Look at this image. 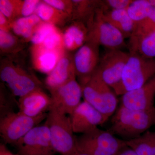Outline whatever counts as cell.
Here are the masks:
<instances>
[{
    "label": "cell",
    "mask_w": 155,
    "mask_h": 155,
    "mask_svg": "<svg viewBox=\"0 0 155 155\" xmlns=\"http://www.w3.org/2000/svg\"><path fill=\"white\" fill-rule=\"evenodd\" d=\"M155 125V107L147 110L128 109L122 105L111 119L108 131L124 140L136 138Z\"/></svg>",
    "instance_id": "6da1fadb"
},
{
    "label": "cell",
    "mask_w": 155,
    "mask_h": 155,
    "mask_svg": "<svg viewBox=\"0 0 155 155\" xmlns=\"http://www.w3.org/2000/svg\"><path fill=\"white\" fill-rule=\"evenodd\" d=\"M155 75V58H145L130 53L121 81L112 89L116 95L122 96L141 87Z\"/></svg>",
    "instance_id": "7a4b0ae2"
},
{
    "label": "cell",
    "mask_w": 155,
    "mask_h": 155,
    "mask_svg": "<svg viewBox=\"0 0 155 155\" xmlns=\"http://www.w3.org/2000/svg\"><path fill=\"white\" fill-rule=\"evenodd\" d=\"M46 119L45 123L49 130L52 145L55 152L62 155H76V136L69 116L51 108Z\"/></svg>",
    "instance_id": "3957f363"
},
{
    "label": "cell",
    "mask_w": 155,
    "mask_h": 155,
    "mask_svg": "<svg viewBox=\"0 0 155 155\" xmlns=\"http://www.w3.org/2000/svg\"><path fill=\"white\" fill-rule=\"evenodd\" d=\"M78 151L88 155H115L126 145L125 140L98 127L76 136Z\"/></svg>",
    "instance_id": "277c9868"
},
{
    "label": "cell",
    "mask_w": 155,
    "mask_h": 155,
    "mask_svg": "<svg viewBox=\"0 0 155 155\" xmlns=\"http://www.w3.org/2000/svg\"><path fill=\"white\" fill-rule=\"evenodd\" d=\"M82 96L107 120L116 112L118 104L113 89L101 78L97 70L90 80L82 87Z\"/></svg>",
    "instance_id": "5b68a950"
},
{
    "label": "cell",
    "mask_w": 155,
    "mask_h": 155,
    "mask_svg": "<svg viewBox=\"0 0 155 155\" xmlns=\"http://www.w3.org/2000/svg\"><path fill=\"white\" fill-rule=\"evenodd\" d=\"M103 10H97L88 23L86 41L109 49H120L125 45V38L122 33L110 24L103 17Z\"/></svg>",
    "instance_id": "8992f818"
},
{
    "label": "cell",
    "mask_w": 155,
    "mask_h": 155,
    "mask_svg": "<svg viewBox=\"0 0 155 155\" xmlns=\"http://www.w3.org/2000/svg\"><path fill=\"white\" fill-rule=\"evenodd\" d=\"M48 113L36 117L26 116L19 112H11L1 116L0 134L6 143L15 144L34 127L46 119Z\"/></svg>",
    "instance_id": "52a82bcc"
},
{
    "label": "cell",
    "mask_w": 155,
    "mask_h": 155,
    "mask_svg": "<svg viewBox=\"0 0 155 155\" xmlns=\"http://www.w3.org/2000/svg\"><path fill=\"white\" fill-rule=\"evenodd\" d=\"M14 145L19 155H53L55 152L45 123L34 127Z\"/></svg>",
    "instance_id": "ba28073f"
},
{
    "label": "cell",
    "mask_w": 155,
    "mask_h": 155,
    "mask_svg": "<svg viewBox=\"0 0 155 155\" xmlns=\"http://www.w3.org/2000/svg\"><path fill=\"white\" fill-rule=\"evenodd\" d=\"M130 56L118 49H109L100 59L97 72L101 78L111 88L121 81L122 72Z\"/></svg>",
    "instance_id": "9c48e42d"
},
{
    "label": "cell",
    "mask_w": 155,
    "mask_h": 155,
    "mask_svg": "<svg viewBox=\"0 0 155 155\" xmlns=\"http://www.w3.org/2000/svg\"><path fill=\"white\" fill-rule=\"evenodd\" d=\"M49 91L52 100L51 108L62 114L69 116L81 102L82 87L75 78Z\"/></svg>",
    "instance_id": "30bf717a"
},
{
    "label": "cell",
    "mask_w": 155,
    "mask_h": 155,
    "mask_svg": "<svg viewBox=\"0 0 155 155\" xmlns=\"http://www.w3.org/2000/svg\"><path fill=\"white\" fill-rule=\"evenodd\" d=\"M99 47L97 45L87 42L73 57L75 74L81 87L90 80L97 68L100 60Z\"/></svg>",
    "instance_id": "8fae6325"
},
{
    "label": "cell",
    "mask_w": 155,
    "mask_h": 155,
    "mask_svg": "<svg viewBox=\"0 0 155 155\" xmlns=\"http://www.w3.org/2000/svg\"><path fill=\"white\" fill-rule=\"evenodd\" d=\"M0 77L8 85L13 95L21 97L41 88V84L35 78L11 65L1 70Z\"/></svg>",
    "instance_id": "7c38bea8"
},
{
    "label": "cell",
    "mask_w": 155,
    "mask_h": 155,
    "mask_svg": "<svg viewBox=\"0 0 155 155\" xmlns=\"http://www.w3.org/2000/svg\"><path fill=\"white\" fill-rule=\"evenodd\" d=\"M69 117L74 133L81 134L93 130L107 121L102 114L84 101Z\"/></svg>",
    "instance_id": "4fadbf2b"
},
{
    "label": "cell",
    "mask_w": 155,
    "mask_h": 155,
    "mask_svg": "<svg viewBox=\"0 0 155 155\" xmlns=\"http://www.w3.org/2000/svg\"><path fill=\"white\" fill-rule=\"evenodd\" d=\"M155 75L141 87L122 95L120 105L132 110H149L155 107Z\"/></svg>",
    "instance_id": "5bb4252c"
},
{
    "label": "cell",
    "mask_w": 155,
    "mask_h": 155,
    "mask_svg": "<svg viewBox=\"0 0 155 155\" xmlns=\"http://www.w3.org/2000/svg\"><path fill=\"white\" fill-rule=\"evenodd\" d=\"M52 100L41 88L38 89L19 98L18 102L19 112L26 116L36 117L49 111Z\"/></svg>",
    "instance_id": "9a60e30c"
},
{
    "label": "cell",
    "mask_w": 155,
    "mask_h": 155,
    "mask_svg": "<svg viewBox=\"0 0 155 155\" xmlns=\"http://www.w3.org/2000/svg\"><path fill=\"white\" fill-rule=\"evenodd\" d=\"M73 58L67 55L61 56L54 69L48 75L45 83L49 89L56 88L75 78Z\"/></svg>",
    "instance_id": "2e32d148"
},
{
    "label": "cell",
    "mask_w": 155,
    "mask_h": 155,
    "mask_svg": "<svg viewBox=\"0 0 155 155\" xmlns=\"http://www.w3.org/2000/svg\"><path fill=\"white\" fill-rule=\"evenodd\" d=\"M103 17L119 31L125 38H130L133 33L135 24L126 10H111L103 11Z\"/></svg>",
    "instance_id": "e0dca14e"
},
{
    "label": "cell",
    "mask_w": 155,
    "mask_h": 155,
    "mask_svg": "<svg viewBox=\"0 0 155 155\" xmlns=\"http://www.w3.org/2000/svg\"><path fill=\"white\" fill-rule=\"evenodd\" d=\"M130 53L147 58H155V30L137 38H130Z\"/></svg>",
    "instance_id": "ac0fdd59"
},
{
    "label": "cell",
    "mask_w": 155,
    "mask_h": 155,
    "mask_svg": "<svg viewBox=\"0 0 155 155\" xmlns=\"http://www.w3.org/2000/svg\"><path fill=\"white\" fill-rule=\"evenodd\" d=\"M35 46V66L39 70L48 75L56 67L61 57H59L58 50H48L39 45Z\"/></svg>",
    "instance_id": "d6986e66"
},
{
    "label": "cell",
    "mask_w": 155,
    "mask_h": 155,
    "mask_svg": "<svg viewBox=\"0 0 155 155\" xmlns=\"http://www.w3.org/2000/svg\"><path fill=\"white\" fill-rule=\"evenodd\" d=\"M125 141L138 155H155V131L148 130L136 138Z\"/></svg>",
    "instance_id": "ffe728a7"
},
{
    "label": "cell",
    "mask_w": 155,
    "mask_h": 155,
    "mask_svg": "<svg viewBox=\"0 0 155 155\" xmlns=\"http://www.w3.org/2000/svg\"><path fill=\"white\" fill-rule=\"evenodd\" d=\"M42 23V20L34 14L27 17H22L12 22V30L17 35L25 38H31L33 34Z\"/></svg>",
    "instance_id": "44dd1931"
},
{
    "label": "cell",
    "mask_w": 155,
    "mask_h": 155,
    "mask_svg": "<svg viewBox=\"0 0 155 155\" xmlns=\"http://www.w3.org/2000/svg\"><path fill=\"white\" fill-rule=\"evenodd\" d=\"M87 34L80 25H71L64 32L63 42L67 49L72 50L83 45L84 39L86 40Z\"/></svg>",
    "instance_id": "7402d4cb"
},
{
    "label": "cell",
    "mask_w": 155,
    "mask_h": 155,
    "mask_svg": "<svg viewBox=\"0 0 155 155\" xmlns=\"http://www.w3.org/2000/svg\"><path fill=\"white\" fill-rule=\"evenodd\" d=\"M35 14L42 21L52 25L60 23L67 16V14L58 11L44 2L39 4Z\"/></svg>",
    "instance_id": "603a6c76"
},
{
    "label": "cell",
    "mask_w": 155,
    "mask_h": 155,
    "mask_svg": "<svg viewBox=\"0 0 155 155\" xmlns=\"http://www.w3.org/2000/svg\"><path fill=\"white\" fill-rule=\"evenodd\" d=\"M153 8L148 0H134L126 10L135 26L146 18Z\"/></svg>",
    "instance_id": "cb8c5ba5"
},
{
    "label": "cell",
    "mask_w": 155,
    "mask_h": 155,
    "mask_svg": "<svg viewBox=\"0 0 155 155\" xmlns=\"http://www.w3.org/2000/svg\"><path fill=\"white\" fill-rule=\"evenodd\" d=\"M155 30V8L144 20L135 26L130 38H137Z\"/></svg>",
    "instance_id": "d4e9b609"
},
{
    "label": "cell",
    "mask_w": 155,
    "mask_h": 155,
    "mask_svg": "<svg viewBox=\"0 0 155 155\" xmlns=\"http://www.w3.org/2000/svg\"><path fill=\"white\" fill-rule=\"evenodd\" d=\"M56 29L54 25L52 24L46 22L42 23L33 34L31 41L35 45H41L48 35Z\"/></svg>",
    "instance_id": "484cf974"
},
{
    "label": "cell",
    "mask_w": 155,
    "mask_h": 155,
    "mask_svg": "<svg viewBox=\"0 0 155 155\" xmlns=\"http://www.w3.org/2000/svg\"><path fill=\"white\" fill-rule=\"evenodd\" d=\"M20 1L1 0L0 12L8 18L12 19L16 15L19 14Z\"/></svg>",
    "instance_id": "4316f807"
},
{
    "label": "cell",
    "mask_w": 155,
    "mask_h": 155,
    "mask_svg": "<svg viewBox=\"0 0 155 155\" xmlns=\"http://www.w3.org/2000/svg\"><path fill=\"white\" fill-rule=\"evenodd\" d=\"M63 38L57 29L48 35L42 44L41 47L48 50H57L61 45Z\"/></svg>",
    "instance_id": "83f0119b"
},
{
    "label": "cell",
    "mask_w": 155,
    "mask_h": 155,
    "mask_svg": "<svg viewBox=\"0 0 155 155\" xmlns=\"http://www.w3.org/2000/svg\"><path fill=\"white\" fill-rule=\"evenodd\" d=\"M40 3V2L38 0H25L20 2L19 14L22 17H27L33 15Z\"/></svg>",
    "instance_id": "f1b7e54d"
},
{
    "label": "cell",
    "mask_w": 155,
    "mask_h": 155,
    "mask_svg": "<svg viewBox=\"0 0 155 155\" xmlns=\"http://www.w3.org/2000/svg\"><path fill=\"white\" fill-rule=\"evenodd\" d=\"M43 2L58 11H62L68 15L73 12V4L72 1L45 0Z\"/></svg>",
    "instance_id": "f546056e"
},
{
    "label": "cell",
    "mask_w": 155,
    "mask_h": 155,
    "mask_svg": "<svg viewBox=\"0 0 155 155\" xmlns=\"http://www.w3.org/2000/svg\"><path fill=\"white\" fill-rule=\"evenodd\" d=\"M134 1V0H133ZM133 0H106L103 1L107 11L110 10H127Z\"/></svg>",
    "instance_id": "4dcf8cb0"
},
{
    "label": "cell",
    "mask_w": 155,
    "mask_h": 155,
    "mask_svg": "<svg viewBox=\"0 0 155 155\" xmlns=\"http://www.w3.org/2000/svg\"><path fill=\"white\" fill-rule=\"evenodd\" d=\"M16 38L8 31L0 30V46L2 49H8L16 44Z\"/></svg>",
    "instance_id": "1f68e13d"
},
{
    "label": "cell",
    "mask_w": 155,
    "mask_h": 155,
    "mask_svg": "<svg viewBox=\"0 0 155 155\" xmlns=\"http://www.w3.org/2000/svg\"><path fill=\"white\" fill-rule=\"evenodd\" d=\"M115 155H138L130 147L127 146L126 144Z\"/></svg>",
    "instance_id": "d6a6232c"
},
{
    "label": "cell",
    "mask_w": 155,
    "mask_h": 155,
    "mask_svg": "<svg viewBox=\"0 0 155 155\" xmlns=\"http://www.w3.org/2000/svg\"><path fill=\"white\" fill-rule=\"evenodd\" d=\"M0 25H1V29L8 31L7 29L9 25L8 19L1 12H0Z\"/></svg>",
    "instance_id": "836d02e7"
},
{
    "label": "cell",
    "mask_w": 155,
    "mask_h": 155,
    "mask_svg": "<svg viewBox=\"0 0 155 155\" xmlns=\"http://www.w3.org/2000/svg\"><path fill=\"white\" fill-rule=\"evenodd\" d=\"M0 155H15L11 152L7 148L5 144H1L0 145Z\"/></svg>",
    "instance_id": "e575fe53"
},
{
    "label": "cell",
    "mask_w": 155,
    "mask_h": 155,
    "mask_svg": "<svg viewBox=\"0 0 155 155\" xmlns=\"http://www.w3.org/2000/svg\"><path fill=\"white\" fill-rule=\"evenodd\" d=\"M148 1L153 8H155V0H148Z\"/></svg>",
    "instance_id": "d590c367"
},
{
    "label": "cell",
    "mask_w": 155,
    "mask_h": 155,
    "mask_svg": "<svg viewBox=\"0 0 155 155\" xmlns=\"http://www.w3.org/2000/svg\"><path fill=\"white\" fill-rule=\"evenodd\" d=\"M76 155H87L86 154L83 153L79 152H78H78L77 153V154H76Z\"/></svg>",
    "instance_id": "8d00e7d4"
}]
</instances>
